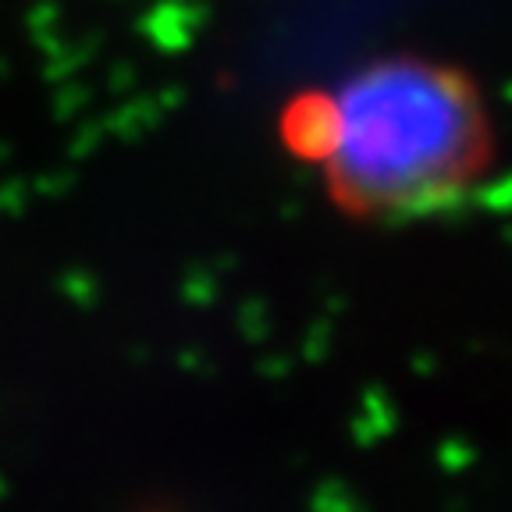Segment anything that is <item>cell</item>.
Returning a JSON list of instances; mask_svg holds the SVG:
<instances>
[{"mask_svg":"<svg viewBox=\"0 0 512 512\" xmlns=\"http://www.w3.org/2000/svg\"><path fill=\"white\" fill-rule=\"evenodd\" d=\"M285 143L352 217L413 221L470 196L495 160L480 86L456 64L388 54L285 114Z\"/></svg>","mask_w":512,"mask_h":512,"instance_id":"1","label":"cell"}]
</instances>
